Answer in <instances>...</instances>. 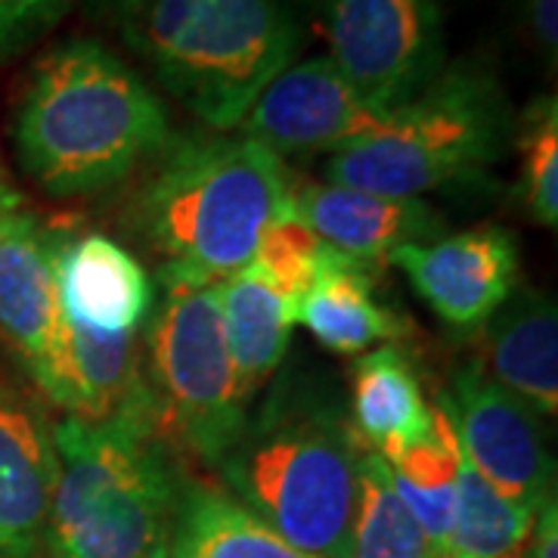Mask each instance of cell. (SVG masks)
<instances>
[{
    "instance_id": "1",
    "label": "cell",
    "mask_w": 558,
    "mask_h": 558,
    "mask_svg": "<svg viewBox=\"0 0 558 558\" xmlns=\"http://www.w3.org/2000/svg\"><path fill=\"white\" fill-rule=\"evenodd\" d=\"M168 140L159 94L94 38H65L38 57L13 116L22 171L60 199L119 186Z\"/></svg>"
},
{
    "instance_id": "2",
    "label": "cell",
    "mask_w": 558,
    "mask_h": 558,
    "mask_svg": "<svg viewBox=\"0 0 558 558\" xmlns=\"http://www.w3.org/2000/svg\"><path fill=\"white\" fill-rule=\"evenodd\" d=\"M363 447L329 388L282 376L211 469L230 497L292 546L348 558Z\"/></svg>"
},
{
    "instance_id": "3",
    "label": "cell",
    "mask_w": 558,
    "mask_h": 558,
    "mask_svg": "<svg viewBox=\"0 0 558 558\" xmlns=\"http://www.w3.org/2000/svg\"><path fill=\"white\" fill-rule=\"evenodd\" d=\"M121 40L174 100L215 131L240 128L299 57V0H112Z\"/></svg>"
},
{
    "instance_id": "4",
    "label": "cell",
    "mask_w": 558,
    "mask_h": 558,
    "mask_svg": "<svg viewBox=\"0 0 558 558\" xmlns=\"http://www.w3.org/2000/svg\"><path fill=\"white\" fill-rule=\"evenodd\" d=\"M60 481L44 558H168L183 478L156 413L53 425Z\"/></svg>"
},
{
    "instance_id": "5",
    "label": "cell",
    "mask_w": 558,
    "mask_h": 558,
    "mask_svg": "<svg viewBox=\"0 0 558 558\" xmlns=\"http://www.w3.org/2000/svg\"><path fill=\"white\" fill-rule=\"evenodd\" d=\"M137 196V227L161 264L223 282L289 218L292 174L252 137H171Z\"/></svg>"
},
{
    "instance_id": "6",
    "label": "cell",
    "mask_w": 558,
    "mask_h": 558,
    "mask_svg": "<svg viewBox=\"0 0 558 558\" xmlns=\"http://www.w3.org/2000/svg\"><path fill=\"white\" fill-rule=\"evenodd\" d=\"M515 140V112L494 72L444 65L422 94L388 112L379 131L332 153L326 183L422 199L487 174Z\"/></svg>"
},
{
    "instance_id": "7",
    "label": "cell",
    "mask_w": 558,
    "mask_h": 558,
    "mask_svg": "<svg viewBox=\"0 0 558 558\" xmlns=\"http://www.w3.org/2000/svg\"><path fill=\"white\" fill-rule=\"evenodd\" d=\"M159 289L146 323V388L161 435L215 465L248 422L220 314V282L161 264Z\"/></svg>"
},
{
    "instance_id": "8",
    "label": "cell",
    "mask_w": 558,
    "mask_h": 558,
    "mask_svg": "<svg viewBox=\"0 0 558 558\" xmlns=\"http://www.w3.org/2000/svg\"><path fill=\"white\" fill-rule=\"evenodd\" d=\"M329 60L360 94L398 109L447 65L440 0H319Z\"/></svg>"
},
{
    "instance_id": "9",
    "label": "cell",
    "mask_w": 558,
    "mask_h": 558,
    "mask_svg": "<svg viewBox=\"0 0 558 558\" xmlns=\"http://www.w3.org/2000/svg\"><path fill=\"white\" fill-rule=\"evenodd\" d=\"M438 403L453 422L462 457L497 494L531 509L556 497V462L539 416L487 373L484 360L457 369Z\"/></svg>"
},
{
    "instance_id": "10",
    "label": "cell",
    "mask_w": 558,
    "mask_h": 558,
    "mask_svg": "<svg viewBox=\"0 0 558 558\" xmlns=\"http://www.w3.org/2000/svg\"><path fill=\"white\" fill-rule=\"evenodd\" d=\"M388 109L369 102L329 57L292 62L270 81L242 119V137L258 140L274 156L339 153L369 137Z\"/></svg>"
},
{
    "instance_id": "11",
    "label": "cell",
    "mask_w": 558,
    "mask_h": 558,
    "mask_svg": "<svg viewBox=\"0 0 558 558\" xmlns=\"http://www.w3.org/2000/svg\"><path fill=\"white\" fill-rule=\"evenodd\" d=\"M388 264L403 270L416 295L447 326L481 329L519 289V242L499 227H475L398 248Z\"/></svg>"
},
{
    "instance_id": "12",
    "label": "cell",
    "mask_w": 558,
    "mask_h": 558,
    "mask_svg": "<svg viewBox=\"0 0 558 558\" xmlns=\"http://www.w3.org/2000/svg\"><path fill=\"white\" fill-rule=\"evenodd\" d=\"M53 252L57 227H44L22 199L0 218V341L38 391L62 329Z\"/></svg>"
},
{
    "instance_id": "13",
    "label": "cell",
    "mask_w": 558,
    "mask_h": 558,
    "mask_svg": "<svg viewBox=\"0 0 558 558\" xmlns=\"http://www.w3.org/2000/svg\"><path fill=\"white\" fill-rule=\"evenodd\" d=\"M57 481L50 418L16 381L0 376V558H44Z\"/></svg>"
},
{
    "instance_id": "14",
    "label": "cell",
    "mask_w": 558,
    "mask_h": 558,
    "mask_svg": "<svg viewBox=\"0 0 558 558\" xmlns=\"http://www.w3.org/2000/svg\"><path fill=\"white\" fill-rule=\"evenodd\" d=\"M57 289L65 323L100 336H137L156 311V279L109 236L57 230Z\"/></svg>"
},
{
    "instance_id": "15",
    "label": "cell",
    "mask_w": 558,
    "mask_h": 558,
    "mask_svg": "<svg viewBox=\"0 0 558 558\" xmlns=\"http://www.w3.org/2000/svg\"><path fill=\"white\" fill-rule=\"evenodd\" d=\"M289 220L369 267L385 264L403 245L444 236V220L422 199H395L336 183H292Z\"/></svg>"
},
{
    "instance_id": "16",
    "label": "cell",
    "mask_w": 558,
    "mask_h": 558,
    "mask_svg": "<svg viewBox=\"0 0 558 558\" xmlns=\"http://www.w3.org/2000/svg\"><path fill=\"white\" fill-rule=\"evenodd\" d=\"M40 395L84 422L156 413L137 336H100L62 319L50 376Z\"/></svg>"
},
{
    "instance_id": "17",
    "label": "cell",
    "mask_w": 558,
    "mask_h": 558,
    "mask_svg": "<svg viewBox=\"0 0 558 558\" xmlns=\"http://www.w3.org/2000/svg\"><path fill=\"white\" fill-rule=\"evenodd\" d=\"M301 292L252 258L220 282V314L245 403L274 379L299 326Z\"/></svg>"
},
{
    "instance_id": "18",
    "label": "cell",
    "mask_w": 558,
    "mask_h": 558,
    "mask_svg": "<svg viewBox=\"0 0 558 558\" xmlns=\"http://www.w3.org/2000/svg\"><path fill=\"white\" fill-rule=\"evenodd\" d=\"M373 286L369 264L323 242L314 279L299 301V326L339 357H360L381 341L391 344L410 332V323L388 311Z\"/></svg>"
},
{
    "instance_id": "19",
    "label": "cell",
    "mask_w": 558,
    "mask_h": 558,
    "mask_svg": "<svg viewBox=\"0 0 558 558\" xmlns=\"http://www.w3.org/2000/svg\"><path fill=\"white\" fill-rule=\"evenodd\" d=\"M494 379L539 418L558 410V314L546 292L519 286L484 323Z\"/></svg>"
},
{
    "instance_id": "20",
    "label": "cell",
    "mask_w": 558,
    "mask_h": 558,
    "mask_svg": "<svg viewBox=\"0 0 558 558\" xmlns=\"http://www.w3.org/2000/svg\"><path fill=\"white\" fill-rule=\"evenodd\" d=\"M351 425L357 438L391 459L435 432V403L398 344L360 354L351 376Z\"/></svg>"
},
{
    "instance_id": "21",
    "label": "cell",
    "mask_w": 558,
    "mask_h": 558,
    "mask_svg": "<svg viewBox=\"0 0 558 558\" xmlns=\"http://www.w3.org/2000/svg\"><path fill=\"white\" fill-rule=\"evenodd\" d=\"M168 558H317L279 537L242 502L202 481H183Z\"/></svg>"
},
{
    "instance_id": "22",
    "label": "cell",
    "mask_w": 558,
    "mask_h": 558,
    "mask_svg": "<svg viewBox=\"0 0 558 558\" xmlns=\"http://www.w3.org/2000/svg\"><path fill=\"white\" fill-rule=\"evenodd\" d=\"M385 462L398 497L418 521L435 558H447L459 490V440L447 410L435 403V432Z\"/></svg>"
},
{
    "instance_id": "23",
    "label": "cell",
    "mask_w": 558,
    "mask_h": 558,
    "mask_svg": "<svg viewBox=\"0 0 558 558\" xmlns=\"http://www.w3.org/2000/svg\"><path fill=\"white\" fill-rule=\"evenodd\" d=\"M539 509L497 494L459 450V490L447 558H521Z\"/></svg>"
},
{
    "instance_id": "24",
    "label": "cell",
    "mask_w": 558,
    "mask_h": 558,
    "mask_svg": "<svg viewBox=\"0 0 558 558\" xmlns=\"http://www.w3.org/2000/svg\"><path fill=\"white\" fill-rule=\"evenodd\" d=\"M348 558H435L418 521L398 497L388 462L363 447L357 462V512Z\"/></svg>"
},
{
    "instance_id": "25",
    "label": "cell",
    "mask_w": 558,
    "mask_h": 558,
    "mask_svg": "<svg viewBox=\"0 0 558 558\" xmlns=\"http://www.w3.org/2000/svg\"><path fill=\"white\" fill-rule=\"evenodd\" d=\"M521 153L519 196L524 211L539 227H558V106L556 97H537L515 119V140Z\"/></svg>"
},
{
    "instance_id": "26",
    "label": "cell",
    "mask_w": 558,
    "mask_h": 558,
    "mask_svg": "<svg viewBox=\"0 0 558 558\" xmlns=\"http://www.w3.org/2000/svg\"><path fill=\"white\" fill-rule=\"evenodd\" d=\"M75 0H0V62L35 47Z\"/></svg>"
},
{
    "instance_id": "27",
    "label": "cell",
    "mask_w": 558,
    "mask_h": 558,
    "mask_svg": "<svg viewBox=\"0 0 558 558\" xmlns=\"http://www.w3.org/2000/svg\"><path fill=\"white\" fill-rule=\"evenodd\" d=\"M521 558H558V506L556 497H549L539 506L537 521H534V531L531 539L524 546Z\"/></svg>"
},
{
    "instance_id": "28",
    "label": "cell",
    "mask_w": 558,
    "mask_h": 558,
    "mask_svg": "<svg viewBox=\"0 0 558 558\" xmlns=\"http://www.w3.org/2000/svg\"><path fill=\"white\" fill-rule=\"evenodd\" d=\"M558 0H527V13H531V28L537 38L539 50L556 57L558 47Z\"/></svg>"
},
{
    "instance_id": "29",
    "label": "cell",
    "mask_w": 558,
    "mask_h": 558,
    "mask_svg": "<svg viewBox=\"0 0 558 558\" xmlns=\"http://www.w3.org/2000/svg\"><path fill=\"white\" fill-rule=\"evenodd\" d=\"M20 199L22 196L16 193V186L10 183L7 171H3V165H0V218H3V215H7V211H10V208H13Z\"/></svg>"
}]
</instances>
